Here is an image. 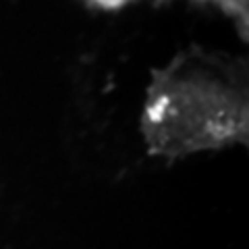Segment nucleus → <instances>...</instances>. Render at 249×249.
Wrapping results in <instances>:
<instances>
[{
    "label": "nucleus",
    "mask_w": 249,
    "mask_h": 249,
    "mask_svg": "<svg viewBox=\"0 0 249 249\" xmlns=\"http://www.w3.org/2000/svg\"><path fill=\"white\" fill-rule=\"evenodd\" d=\"M193 110L173 145V152L210 147L237 135L245 124V110L222 83L191 75H168L156 83L147 106V127L160 124Z\"/></svg>",
    "instance_id": "f257e3e1"
}]
</instances>
